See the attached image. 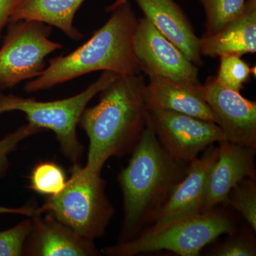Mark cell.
I'll return each mask as SVG.
<instances>
[{"label": "cell", "mask_w": 256, "mask_h": 256, "mask_svg": "<svg viewBox=\"0 0 256 256\" xmlns=\"http://www.w3.org/2000/svg\"><path fill=\"white\" fill-rule=\"evenodd\" d=\"M131 153L129 163L118 174L124 207L120 242L138 236L146 226L156 222L188 172L190 163L165 150L149 116L142 136Z\"/></svg>", "instance_id": "6da1fadb"}, {"label": "cell", "mask_w": 256, "mask_h": 256, "mask_svg": "<svg viewBox=\"0 0 256 256\" xmlns=\"http://www.w3.org/2000/svg\"><path fill=\"white\" fill-rule=\"evenodd\" d=\"M146 85L141 74L118 76L99 92L97 105L82 111L78 126L89 139L88 171L101 174L108 160L132 152L148 122Z\"/></svg>", "instance_id": "7a4b0ae2"}, {"label": "cell", "mask_w": 256, "mask_h": 256, "mask_svg": "<svg viewBox=\"0 0 256 256\" xmlns=\"http://www.w3.org/2000/svg\"><path fill=\"white\" fill-rule=\"evenodd\" d=\"M107 22L86 42L68 54L50 58L48 66L24 87L28 94L48 90L96 72L120 76L140 74L134 48L138 20L132 5L126 2L112 12Z\"/></svg>", "instance_id": "3957f363"}, {"label": "cell", "mask_w": 256, "mask_h": 256, "mask_svg": "<svg viewBox=\"0 0 256 256\" xmlns=\"http://www.w3.org/2000/svg\"><path fill=\"white\" fill-rule=\"evenodd\" d=\"M70 176L60 193L45 198L35 214H50L84 238L95 240L105 235L114 215L101 174L72 165Z\"/></svg>", "instance_id": "277c9868"}, {"label": "cell", "mask_w": 256, "mask_h": 256, "mask_svg": "<svg viewBox=\"0 0 256 256\" xmlns=\"http://www.w3.org/2000/svg\"><path fill=\"white\" fill-rule=\"evenodd\" d=\"M118 75L102 72L95 82L76 95L53 101H38L0 92V116L5 112L21 111L30 124L54 133L64 156L78 164L84 156V148L79 141L77 126L82 111L97 94Z\"/></svg>", "instance_id": "5b68a950"}, {"label": "cell", "mask_w": 256, "mask_h": 256, "mask_svg": "<svg viewBox=\"0 0 256 256\" xmlns=\"http://www.w3.org/2000/svg\"><path fill=\"white\" fill-rule=\"evenodd\" d=\"M236 232L230 216L214 210L184 218L152 233L142 232L130 240L106 247L108 256H134L168 250L182 256H197L202 249L224 234Z\"/></svg>", "instance_id": "8992f818"}, {"label": "cell", "mask_w": 256, "mask_h": 256, "mask_svg": "<svg viewBox=\"0 0 256 256\" xmlns=\"http://www.w3.org/2000/svg\"><path fill=\"white\" fill-rule=\"evenodd\" d=\"M0 48V92L38 77L48 55L63 47L50 37L52 26L36 21H10Z\"/></svg>", "instance_id": "52a82bcc"}, {"label": "cell", "mask_w": 256, "mask_h": 256, "mask_svg": "<svg viewBox=\"0 0 256 256\" xmlns=\"http://www.w3.org/2000/svg\"><path fill=\"white\" fill-rule=\"evenodd\" d=\"M158 140L165 150L190 162L208 146L226 140L218 124L176 111L148 110Z\"/></svg>", "instance_id": "ba28073f"}, {"label": "cell", "mask_w": 256, "mask_h": 256, "mask_svg": "<svg viewBox=\"0 0 256 256\" xmlns=\"http://www.w3.org/2000/svg\"><path fill=\"white\" fill-rule=\"evenodd\" d=\"M141 70L150 76H161L200 84L198 69L148 20H139L134 40Z\"/></svg>", "instance_id": "9c48e42d"}, {"label": "cell", "mask_w": 256, "mask_h": 256, "mask_svg": "<svg viewBox=\"0 0 256 256\" xmlns=\"http://www.w3.org/2000/svg\"><path fill=\"white\" fill-rule=\"evenodd\" d=\"M218 146L212 144L202 156L190 162L188 172L172 193L156 222L142 232H158L178 220L204 212L210 172L218 158Z\"/></svg>", "instance_id": "30bf717a"}, {"label": "cell", "mask_w": 256, "mask_h": 256, "mask_svg": "<svg viewBox=\"0 0 256 256\" xmlns=\"http://www.w3.org/2000/svg\"><path fill=\"white\" fill-rule=\"evenodd\" d=\"M200 90L226 140L256 148V102L232 92L210 76Z\"/></svg>", "instance_id": "8fae6325"}, {"label": "cell", "mask_w": 256, "mask_h": 256, "mask_svg": "<svg viewBox=\"0 0 256 256\" xmlns=\"http://www.w3.org/2000/svg\"><path fill=\"white\" fill-rule=\"evenodd\" d=\"M23 247L26 256H100L94 240L84 238L50 214H34Z\"/></svg>", "instance_id": "7c38bea8"}, {"label": "cell", "mask_w": 256, "mask_h": 256, "mask_svg": "<svg viewBox=\"0 0 256 256\" xmlns=\"http://www.w3.org/2000/svg\"><path fill=\"white\" fill-rule=\"evenodd\" d=\"M218 146V158L208 180L204 212L226 202L230 190L244 178H256V148L224 140Z\"/></svg>", "instance_id": "4fadbf2b"}, {"label": "cell", "mask_w": 256, "mask_h": 256, "mask_svg": "<svg viewBox=\"0 0 256 256\" xmlns=\"http://www.w3.org/2000/svg\"><path fill=\"white\" fill-rule=\"evenodd\" d=\"M150 22L174 44L192 64H204L200 38L181 6L174 0H134Z\"/></svg>", "instance_id": "5bb4252c"}, {"label": "cell", "mask_w": 256, "mask_h": 256, "mask_svg": "<svg viewBox=\"0 0 256 256\" xmlns=\"http://www.w3.org/2000/svg\"><path fill=\"white\" fill-rule=\"evenodd\" d=\"M146 84L148 110L163 109L182 112L216 124L214 114L200 90L202 84L154 76Z\"/></svg>", "instance_id": "9a60e30c"}, {"label": "cell", "mask_w": 256, "mask_h": 256, "mask_svg": "<svg viewBox=\"0 0 256 256\" xmlns=\"http://www.w3.org/2000/svg\"><path fill=\"white\" fill-rule=\"evenodd\" d=\"M200 48L202 56L212 58L255 54L256 0H246L242 14L220 32L200 38Z\"/></svg>", "instance_id": "2e32d148"}, {"label": "cell", "mask_w": 256, "mask_h": 256, "mask_svg": "<svg viewBox=\"0 0 256 256\" xmlns=\"http://www.w3.org/2000/svg\"><path fill=\"white\" fill-rule=\"evenodd\" d=\"M86 0H21L10 21L28 20L58 28L74 41L84 35L74 25V18Z\"/></svg>", "instance_id": "e0dca14e"}, {"label": "cell", "mask_w": 256, "mask_h": 256, "mask_svg": "<svg viewBox=\"0 0 256 256\" xmlns=\"http://www.w3.org/2000/svg\"><path fill=\"white\" fill-rule=\"evenodd\" d=\"M198 2L203 6L206 15L203 36H210L238 18L245 8L246 0H198Z\"/></svg>", "instance_id": "ac0fdd59"}, {"label": "cell", "mask_w": 256, "mask_h": 256, "mask_svg": "<svg viewBox=\"0 0 256 256\" xmlns=\"http://www.w3.org/2000/svg\"><path fill=\"white\" fill-rule=\"evenodd\" d=\"M66 182L65 172L60 166L53 162H45L32 170L30 188L40 194L54 196L64 190Z\"/></svg>", "instance_id": "d6986e66"}, {"label": "cell", "mask_w": 256, "mask_h": 256, "mask_svg": "<svg viewBox=\"0 0 256 256\" xmlns=\"http://www.w3.org/2000/svg\"><path fill=\"white\" fill-rule=\"evenodd\" d=\"M228 202L256 232V178H244L227 196Z\"/></svg>", "instance_id": "ffe728a7"}, {"label": "cell", "mask_w": 256, "mask_h": 256, "mask_svg": "<svg viewBox=\"0 0 256 256\" xmlns=\"http://www.w3.org/2000/svg\"><path fill=\"white\" fill-rule=\"evenodd\" d=\"M236 55L220 57V66L216 78L220 85L232 92H240L250 79L252 69Z\"/></svg>", "instance_id": "44dd1931"}, {"label": "cell", "mask_w": 256, "mask_h": 256, "mask_svg": "<svg viewBox=\"0 0 256 256\" xmlns=\"http://www.w3.org/2000/svg\"><path fill=\"white\" fill-rule=\"evenodd\" d=\"M42 131L44 130L28 122L0 139V180L8 172L10 168L9 156L16 150L18 144Z\"/></svg>", "instance_id": "7402d4cb"}, {"label": "cell", "mask_w": 256, "mask_h": 256, "mask_svg": "<svg viewBox=\"0 0 256 256\" xmlns=\"http://www.w3.org/2000/svg\"><path fill=\"white\" fill-rule=\"evenodd\" d=\"M212 256H255V238L248 233L229 235L225 242L217 246L207 254Z\"/></svg>", "instance_id": "603a6c76"}, {"label": "cell", "mask_w": 256, "mask_h": 256, "mask_svg": "<svg viewBox=\"0 0 256 256\" xmlns=\"http://www.w3.org/2000/svg\"><path fill=\"white\" fill-rule=\"evenodd\" d=\"M31 218L23 220L12 228L0 232V256H21L31 229Z\"/></svg>", "instance_id": "cb8c5ba5"}, {"label": "cell", "mask_w": 256, "mask_h": 256, "mask_svg": "<svg viewBox=\"0 0 256 256\" xmlns=\"http://www.w3.org/2000/svg\"><path fill=\"white\" fill-rule=\"evenodd\" d=\"M21 0H0V40L3 30L6 28L10 18Z\"/></svg>", "instance_id": "d4e9b609"}, {"label": "cell", "mask_w": 256, "mask_h": 256, "mask_svg": "<svg viewBox=\"0 0 256 256\" xmlns=\"http://www.w3.org/2000/svg\"><path fill=\"white\" fill-rule=\"evenodd\" d=\"M36 212V208L32 206L18 207V208H11L0 206V214H20L31 217Z\"/></svg>", "instance_id": "484cf974"}, {"label": "cell", "mask_w": 256, "mask_h": 256, "mask_svg": "<svg viewBox=\"0 0 256 256\" xmlns=\"http://www.w3.org/2000/svg\"><path fill=\"white\" fill-rule=\"evenodd\" d=\"M128 1H129V0H114L112 4L106 6L105 9L106 11L107 12H112L116 10L118 6H119L120 5L124 4V3Z\"/></svg>", "instance_id": "4316f807"}]
</instances>
